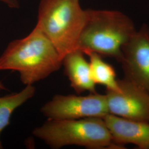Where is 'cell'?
<instances>
[{
    "mask_svg": "<svg viewBox=\"0 0 149 149\" xmlns=\"http://www.w3.org/2000/svg\"><path fill=\"white\" fill-rule=\"evenodd\" d=\"M86 19L79 0H41L37 25L50 39L60 56L77 49Z\"/></svg>",
    "mask_w": 149,
    "mask_h": 149,
    "instance_id": "cell-4",
    "label": "cell"
},
{
    "mask_svg": "<svg viewBox=\"0 0 149 149\" xmlns=\"http://www.w3.org/2000/svg\"><path fill=\"white\" fill-rule=\"evenodd\" d=\"M122 64L125 79L149 92V27L143 24L123 48Z\"/></svg>",
    "mask_w": 149,
    "mask_h": 149,
    "instance_id": "cell-7",
    "label": "cell"
},
{
    "mask_svg": "<svg viewBox=\"0 0 149 149\" xmlns=\"http://www.w3.org/2000/svg\"><path fill=\"white\" fill-rule=\"evenodd\" d=\"M62 63L53 44L36 24L26 37L8 45L0 56V71H16L22 82L29 85L58 71Z\"/></svg>",
    "mask_w": 149,
    "mask_h": 149,
    "instance_id": "cell-1",
    "label": "cell"
},
{
    "mask_svg": "<svg viewBox=\"0 0 149 149\" xmlns=\"http://www.w3.org/2000/svg\"><path fill=\"white\" fill-rule=\"evenodd\" d=\"M103 119L116 144L123 146L134 144L139 149H149V122L111 114H107Z\"/></svg>",
    "mask_w": 149,
    "mask_h": 149,
    "instance_id": "cell-8",
    "label": "cell"
},
{
    "mask_svg": "<svg viewBox=\"0 0 149 149\" xmlns=\"http://www.w3.org/2000/svg\"><path fill=\"white\" fill-rule=\"evenodd\" d=\"M48 119L103 118L109 114L106 95L90 93L87 96L56 95L41 108Z\"/></svg>",
    "mask_w": 149,
    "mask_h": 149,
    "instance_id": "cell-5",
    "label": "cell"
},
{
    "mask_svg": "<svg viewBox=\"0 0 149 149\" xmlns=\"http://www.w3.org/2000/svg\"><path fill=\"white\" fill-rule=\"evenodd\" d=\"M79 49L67 54L63 59L64 73L70 82L71 87L80 95L86 91L96 92V85L92 79L89 61Z\"/></svg>",
    "mask_w": 149,
    "mask_h": 149,
    "instance_id": "cell-9",
    "label": "cell"
},
{
    "mask_svg": "<svg viewBox=\"0 0 149 149\" xmlns=\"http://www.w3.org/2000/svg\"><path fill=\"white\" fill-rule=\"evenodd\" d=\"M86 55L89 57L91 75L95 84L106 87V90H117L118 79L114 68L98 54L90 52Z\"/></svg>",
    "mask_w": 149,
    "mask_h": 149,
    "instance_id": "cell-11",
    "label": "cell"
},
{
    "mask_svg": "<svg viewBox=\"0 0 149 149\" xmlns=\"http://www.w3.org/2000/svg\"><path fill=\"white\" fill-rule=\"evenodd\" d=\"M109 114L149 122V92L133 82L118 79V89L106 90Z\"/></svg>",
    "mask_w": 149,
    "mask_h": 149,
    "instance_id": "cell-6",
    "label": "cell"
},
{
    "mask_svg": "<svg viewBox=\"0 0 149 149\" xmlns=\"http://www.w3.org/2000/svg\"><path fill=\"white\" fill-rule=\"evenodd\" d=\"M33 134L53 149L77 145L88 149H124L116 144L103 118L48 119Z\"/></svg>",
    "mask_w": 149,
    "mask_h": 149,
    "instance_id": "cell-3",
    "label": "cell"
},
{
    "mask_svg": "<svg viewBox=\"0 0 149 149\" xmlns=\"http://www.w3.org/2000/svg\"><path fill=\"white\" fill-rule=\"evenodd\" d=\"M3 90H7L5 86H4V85L0 82V91Z\"/></svg>",
    "mask_w": 149,
    "mask_h": 149,
    "instance_id": "cell-13",
    "label": "cell"
},
{
    "mask_svg": "<svg viewBox=\"0 0 149 149\" xmlns=\"http://www.w3.org/2000/svg\"><path fill=\"white\" fill-rule=\"evenodd\" d=\"M35 93V87L33 85H29L26 86L19 92L0 97V135L10 124L12 113L17 108L32 98ZM2 148V145L0 140V149Z\"/></svg>",
    "mask_w": 149,
    "mask_h": 149,
    "instance_id": "cell-10",
    "label": "cell"
},
{
    "mask_svg": "<svg viewBox=\"0 0 149 149\" xmlns=\"http://www.w3.org/2000/svg\"><path fill=\"white\" fill-rule=\"evenodd\" d=\"M85 24L77 49L84 53H96L120 63L124 46L136 29L130 18L115 10H86Z\"/></svg>",
    "mask_w": 149,
    "mask_h": 149,
    "instance_id": "cell-2",
    "label": "cell"
},
{
    "mask_svg": "<svg viewBox=\"0 0 149 149\" xmlns=\"http://www.w3.org/2000/svg\"><path fill=\"white\" fill-rule=\"evenodd\" d=\"M11 8H18L19 7V2L18 0H0Z\"/></svg>",
    "mask_w": 149,
    "mask_h": 149,
    "instance_id": "cell-12",
    "label": "cell"
}]
</instances>
